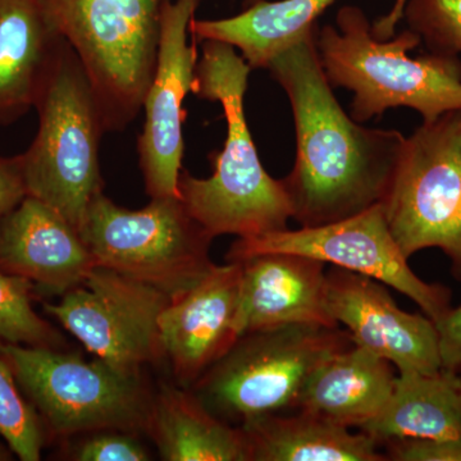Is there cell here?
Segmentation results:
<instances>
[{"instance_id": "6da1fadb", "label": "cell", "mask_w": 461, "mask_h": 461, "mask_svg": "<svg viewBox=\"0 0 461 461\" xmlns=\"http://www.w3.org/2000/svg\"><path fill=\"white\" fill-rule=\"evenodd\" d=\"M318 29L267 67L293 108L295 165L282 184L300 227L339 222L381 204L405 139L396 130L364 127L346 113L318 56Z\"/></svg>"}, {"instance_id": "7a4b0ae2", "label": "cell", "mask_w": 461, "mask_h": 461, "mask_svg": "<svg viewBox=\"0 0 461 461\" xmlns=\"http://www.w3.org/2000/svg\"><path fill=\"white\" fill-rule=\"evenodd\" d=\"M203 44L193 93L220 103L227 136L222 150L215 153L211 177H193L182 169L180 199L213 239L221 235L250 238L286 230L293 218L286 189L282 180L263 168L245 115L250 66L229 44Z\"/></svg>"}, {"instance_id": "3957f363", "label": "cell", "mask_w": 461, "mask_h": 461, "mask_svg": "<svg viewBox=\"0 0 461 461\" xmlns=\"http://www.w3.org/2000/svg\"><path fill=\"white\" fill-rule=\"evenodd\" d=\"M420 44L409 29L379 41L355 5L339 9L336 26H323L315 35L327 80L354 94L350 115L359 123L393 108L414 109L423 122L461 109V63L427 51L409 56Z\"/></svg>"}, {"instance_id": "277c9868", "label": "cell", "mask_w": 461, "mask_h": 461, "mask_svg": "<svg viewBox=\"0 0 461 461\" xmlns=\"http://www.w3.org/2000/svg\"><path fill=\"white\" fill-rule=\"evenodd\" d=\"M74 50L95 91L107 131L138 117L156 71L167 0H38Z\"/></svg>"}, {"instance_id": "5b68a950", "label": "cell", "mask_w": 461, "mask_h": 461, "mask_svg": "<svg viewBox=\"0 0 461 461\" xmlns=\"http://www.w3.org/2000/svg\"><path fill=\"white\" fill-rule=\"evenodd\" d=\"M35 107L38 133L21 154L27 194L78 230L90 203L103 193L99 147L107 130L95 91L62 38Z\"/></svg>"}, {"instance_id": "8992f818", "label": "cell", "mask_w": 461, "mask_h": 461, "mask_svg": "<svg viewBox=\"0 0 461 461\" xmlns=\"http://www.w3.org/2000/svg\"><path fill=\"white\" fill-rule=\"evenodd\" d=\"M0 357L53 435L147 432L154 395L141 375L42 346L0 342Z\"/></svg>"}, {"instance_id": "52a82bcc", "label": "cell", "mask_w": 461, "mask_h": 461, "mask_svg": "<svg viewBox=\"0 0 461 461\" xmlns=\"http://www.w3.org/2000/svg\"><path fill=\"white\" fill-rule=\"evenodd\" d=\"M354 345L339 327L285 324L251 330L195 382V395L227 423L295 409L306 379L333 354Z\"/></svg>"}, {"instance_id": "ba28073f", "label": "cell", "mask_w": 461, "mask_h": 461, "mask_svg": "<svg viewBox=\"0 0 461 461\" xmlns=\"http://www.w3.org/2000/svg\"><path fill=\"white\" fill-rule=\"evenodd\" d=\"M80 238L94 262L145 282L178 299L211 271L213 238L180 196L151 199L139 211L118 206L100 193L90 203Z\"/></svg>"}, {"instance_id": "9c48e42d", "label": "cell", "mask_w": 461, "mask_h": 461, "mask_svg": "<svg viewBox=\"0 0 461 461\" xmlns=\"http://www.w3.org/2000/svg\"><path fill=\"white\" fill-rule=\"evenodd\" d=\"M381 204L403 256L439 249L461 281V109L403 139Z\"/></svg>"}, {"instance_id": "30bf717a", "label": "cell", "mask_w": 461, "mask_h": 461, "mask_svg": "<svg viewBox=\"0 0 461 461\" xmlns=\"http://www.w3.org/2000/svg\"><path fill=\"white\" fill-rule=\"evenodd\" d=\"M267 253L313 258L375 278L408 296L435 323L453 308L450 288L429 284L412 272L408 258L391 235L382 204L323 226L239 238L230 245L226 260L240 262Z\"/></svg>"}, {"instance_id": "8fae6325", "label": "cell", "mask_w": 461, "mask_h": 461, "mask_svg": "<svg viewBox=\"0 0 461 461\" xmlns=\"http://www.w3.org/2000/svg\"><path fill=\"white\" fill-rule=\"evenodd\" d=\"M171 302L159 288L94 264L59 303H45L44 311L94 357L129 375H141L145 364L165 357L159 317Z\"/></svg>"}, {"instance_id": "7c38bea8", "label": "cell", "mask_w": 461, "mask_h": 461, "mask_svg": "<svg viewBox=\"0 0 461 461\" xmlns=\"http://www.w3.org/2000/svg\"><path fill=\"white\" fill-rule=\"evenodd\" d=\"M200 0H167L153 80L145 95L139 163L151 199L180 196L184 158V103L195 84L198 51L189 42L190 23Z\"/></svg>"}, {"instance_id": "4fadbf2b", "label": "cell", "mask_w": 461, "mask_h": 461, "mask_svg": "<svg viewBox=\"0 0 461 461\" xmlns=\"http://www.w3.org/2000/svg\"><path fill=\"white\" fill-rule=\"evenodd\" d=\"M326 308L355 345L384 357L397 371H441L435 321L400 309L382 282L333 266L326 272Z\"/></svg>"}, {"instance_id": "5bb4252c", "label": "cell", "mask_w": 461, "mask_h": 461, "mask_svg": "<svg viewBox=\"0 0 461 461\" xmlns=\"http://www.w3.org/2000/svg\"><path fill=\"white\" fill-rule=\"evenodd\" d=\"M240 280L241 263L214 264L160 314L163 353L182 384H195L238 341Z\"/></svg>"}, {"instance_id": "9a60e30c", "label": "cell", "mask_w": 461, "mask_h": 461, "mask_svg": "<svg viewBox=\"0 0 461 461\" xmlns=\"http://www.w3.org/2000/svg\"><path fill=\"white\" fill-rule=\"evenodd\" d=\"M239 263V338L285 324L339 327L326 308V263L288 253L260 254Z\"/></svg>"}, {"instance_id": "2e32d148", "label": "cell", "mask_w": 461, "mask_h": 461, "mask_svg": "<svg viewBox=\"0 0 461 461\" xmlns=\"http://www.w3.org/2000/svg\"><path fill=\"white\" fill-rule=\"evenodd\" d=\"M94 264L78 230L33 196L27 195L0 222V269L33 286L63 295Z\"/></svg>"}, {"instance_id": "e0dca14e", "label": "cell", "mask_w": 461, "mask_h": 461, "mask_svg": "<svg viewBox=\"0 0 461 461\" xmlns=\"http://www.w3.org/2000/svg\"><path fill=\"white\" fill-rule=\"evenodd\" d=\"M335 0H259L242 14L223 20H195L190 33L195 41H220L239 50L251 69L267 68L273 58L315 29L318 18ZM406 0H396L387 16L372 25L379 41L395 36Z\"/></svg>"}, {"instance_id": "ac0fdd59", "label": "cell", "mask_w": 461, "mask_h": 461, "mask_svg": "<svg viewBox=\"0 0 461 461\" xmlns=\"http://www.w3.org/2000/svg\"><path fill=\"white\" fill-rule=\"evenodd\" d=\"M395 379L393 364L354 344L314 369L300 391L295 409L346 429H362L384 411Z\"/></svg>"}, {"instance_id": "d6986e66", "label": "cell", "mask_w": 461, "mask_h": 461, "mask_svg": "<svg viewBox=\"0 0 461 461\" xmlns=\"http://www.w3.org/2000/svg\"><path fill=\"white\" fill-rule=\"evenodd\" d=\"M59 41L38 0H0V124L35 107Z\"/></svg>"}, {"instance_id": "ffe728a7", "label": "cell", "mask_w": 461, "mask_h": 461, "mask_svg": "<svg viewBox=\"0 0 461 461\" xmlns=\"http://www.w3.org/2000/svg\"><path fill=\"white\" fill-rule=\"evenodd\" d=\"M247 436L250 461H384L377 439L368 433L326 420L313 412L297 411L251 418L241 424Z\"/></svg>"}, {"instance_id": "44dd1931", "label": "cell", "mask_w": 461, "mask_h": 461, "mask_svg": "<svg viewBox=\"0 0 461 461\" xmlns=\"http://www.w3.org/2000/svg\"><path fill=\"white\" fill-rule=\"evenodd\" d=\"M147 432L166 461H250L247 436L194 393L163 387L154 396Z\"/></svg>"}, {"instance_id": "7402d4cb", "label": "cell", "mask_w": 461, "mask_h": 461, "mask_svg": "<svg viewBox=\"0 0 461 461\" xmlns=\"http://www.w3.org/2000/svg\"><path fill=\"white\" fill-rule=\"evenodd\" d=\"M379 445L391 438L461 439L457 372H399L384 411L363 427Z\"/></svg>"}, {"instance_id": "603a6c76", "label": "cell", "mask_w": 461, "mask_h": 461, "mask_svg": "<svg viewBox=\"0 0 461 461\" xmlns=\"http://www.w3.org/2000/svg\"><path fill=\"white\" fill-rule=\"evenodd\" d=\"M33 285L0 269V342L60 348L63 338L32 308Z\"/></svg>"}, {"instance_id": "cb8c5ba5", "label": "cell", "mask_w": 461, "mask_h": 461, "mask_svg": "<svg viewBox=\"0 0 461 461\" xmlns=\"http://www.w3.org/2000/svg\"><path fill=\"white\" fill-rule=\"evenodd\" d=\"M0 437L23 461H38L45 445L41 415L23 395L16 378L0 357Z\"/></svg>"}, {"instance_id": "d4e9b609", "label": "cell", "mask_w": 461, "mask_h": 461, "mask_svg": "<svg viewBox=\"0 0 461 461\" xmlns=\"http://www.w3.org/2000/svg\"><path fill=\"white\" fill-rule=\"evenodd\" d=\"M402 18L427 53L461 63V0H406Z\"/></svg>"}, {"instance_id": "484cf974", "label": "cell", "mask_w": 461, "mask_h": 461, "mask_svg": "<svg viewBox=\"0 0 461 461\" xmlns=\"http://www.w3.org/2000/svg\"><path fill=\"white\" fill-rule=\"evenodd\" d=\"M77 461H147L150 460L144 446L123 430H100L91 433L75 448Z\"/></svg>"}, {"instance_id": "4316f807", "label": "cell", "mask_w": 461, "mask_h": 461, "mask_svg": "<svg viewBox=\"0 0 461 461\" xmlns=\"http://www.w3.org/2000/svg\"><path fill=\"white\" fill-rule=\"evenodd\" d=\"M382 445L387 460L461 461V439L391 438Z\"/></svg>"}, {"instance_id": "83f0119b", "label": "cell", "mask_w": 461, "mask_h": 461, "mask_svg": "<svg viewBox=\"0 0 461 461\" xmlns=\"http://www.w3.org/2000/svg\"><path fill=\"white\" fill-rule=\"evenodd\" d=\"M29 195L21 156L0 157V222Z\"/></svg>"}, {"instance_id": "f1b7e54d", "label": "cell", "mask_w": 461, "mask_h": 461, "mask_svg": "<svg viewBox=\"0 0 461 461\" xmlns=\"http://www.w3.org/2000/svg\"><path fill=\"white\" fill-rule=\"evenodd\" d=\"M439 338V357L442 369L459 372L461 369V305L451 308L436 323Z\"/></svg>"}, {"instance_id": "f546056e", "label": "cell", "mask_w": 461, "mask_h": 461, "mask_svg": "<svg viewBox=\"0 0 461 461\" xmlns=\"http://www.w3.org/2000/svg\"><path fill=\"white\" fill-rule=\"evenodd\" d=\"M12 450L9 448V446L7 444H3L2 441H0V461L3 460H12Z\"/></svg>"}, {"instance_id": "4dcf8cb0", "label": "cell", "mask_w": 461, "mask_h": 461, "mask_svg": "<svg viewBox=\"0 0 461 461\" xmlns=\"http://www.w3.org/2000/svg\"><path fill=\"white\" fill-rule=\"evenodd\" d=\"M257 2H259V0H244V5H247V7H249V5H254V3Z\"/></svg>"}]
</instances>
